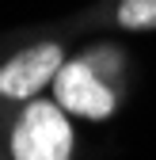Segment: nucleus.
<instances>
[{
  "instance_id": "nucleus-1",
  "label": "nucleus",
  "mask_w": 156,
  "mask_h": 160,
  "mask_svg": "<svg viewBox=\"0 0 156 160\" xmlns=\"http://www.w3.org/2000/svg\"><path fill=\"white\" fill-rule=\"evenodd\" d=\"M118 50H91V53H76L65 57V65L57 69L53 84H50V99L61 107L69 118H80V122H107V118L118 114L122 103V88H118V69L110 65L118 61Z\"/></svg>"
},
{
  "instance_id": "nucleus-3",
  "label": "nucleus",
  "mask_w": 156,
  "mask_h": 160,
  "mask_svg": "<svg viewBox=\"0 0 156 160\" xmlns=\"http://www.w3.org/2000/svg\"><path fill=\"white\" fill-rule=\"evenodd\" d=\"M65 57H69L65 46L53 42V38L15 50L0 65V99H8V103H31V99H38L53 84V76L65 65Z\"/></svg>"
},
{
  "instance_id": "nucleus-4",
  "label": "nucleus",
  "mask_w": 156,
  "mask_h": 160,
  "mask_svg": "<svg viewBox=\"0 0 156 160\" xmlns=\"http://www.w3.org/2000/svg\"><path fill=\"white\" fill-rule=\"evenodd\" d=\"M114 23L122 31H156V0H118L114 8Z\"/></svg>"
},
{
  "instance_id": "nucleus-2",
  "label": "nucleus",
  "mask_w": 156,
  "mask_h": 160,
  "mask_svg": "<svg viewBox=\"0 0 156 160\" xmlns=\"http://www.w3.org/2000/svg\"><path fill=\"white\" fill-rule=\"evenodd\" d=\"M76 152V130L72 118L38 95L31 103H19L15 122L8 126V156L12 160H72Z\"/></svg>"
}]
</instances>
